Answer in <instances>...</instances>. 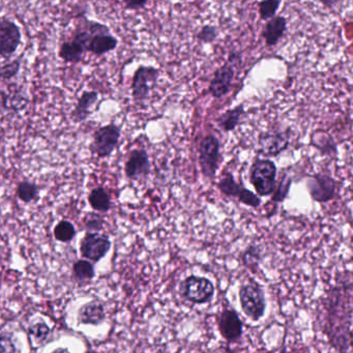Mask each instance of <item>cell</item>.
<instances>
[{
	"instance_id": "obj_1",
	"label": "cell",
	"mask_w": 353,
	"mask_h": 353,
	"mask_svg": "<svg viewBox=\"0 0 353 353\" xmlns=\"http://www.w3.org/2000/svg\"><path fill=\"white\" fill-rule=\"evenodd\" d=\"M241 63L243 54L239 51H230L226 63L214 72V77L210 80L208 92L212 98L220 100L230 92L236 70L241 67Z\"/></svg>"
},
{
	"instance_id": "obj_2",
	"label": "cell",
	"mask_w": 353,
	"mask_h": 353,
	"mask_svg": "<svg viewBox=\"0 0 353 353\" xmlns=\"http://www.w3.org/2000/svg\"><path fill=\"white\" fill-rule=\"evenodd\" d=\"M278 167L270 159L256 158L249 171V179L259 197L272 196L276 185Z\"/></svg>"
},
{
	"instance_id": "obj_3",
	"label": "cell",
	"mask_w": 353,
	"mask_h": 353,
	"mask_svg": "<svg viewBox=\"0 0 353 353\" xmlns=\"http://www.w3.org/2000/svg\"><path fill=\"white\" fill-rule=\"evenodd\" d=\"M241 311L252 321H259L266 310L265 292L255 280L241 284L239 290Z\"/></svg>"
},
{
	"instance_id": "obj_4",
	"label": "cell",
	"mask_w": 353,
	"mask_h": 353,
	"mask_svg": "<svg viewBox=\"0 0 353 353\" xmlns=\"http://www.w3.org/2000/svg\"><path fill=\"white\" fill-rule=\"evenodd\" d=\"M222 154L221 142L214 134H208L200 140L198 145V163L202 175L210 181H214L219 169Z\"/></svg>"
},
{
	"instance_id": "obj_5",
	"label": "cell",
	"mask_w": 353,
	"mask_h": 353,
	"mask_svg": "<svg viewBox=\"0 0 353 353\" xmlns=\"http://www.w3.org/2000/svg\"><path fill=\"white\" fill-rule=\"evenodd\" d=\"M214 283L205 276H187L179 285V294L185 301L196 305H203L212 301L214 295Z\"/></svg>"
},
{
	"instance_id": "obj_6",
	"label": "cell",
	"mask_w": 353,
	"mask_h": 353,
	"mask_svg": "<svg viewBox=\"0 0 353 353\" xmlns=\"http://www.w3.org/2000/svg\"><path fill=\"white\" fill-rule=\"evenodd\" d=\"M121 136V128L117 123H111L99 128L92 135L90 152L100 159L108 158L117 150Z\"/></svg>"
},
{
	"instance_id": "obj_7",
	"label": "cell",
	"mask_w": 353,
	"mask_h": 353,
	"mask_svg": "<svg viewBox=\"0 0 353 353\" xmlns=\"http://www.w3.org/2000/svg\"><path fill=\"white\" fill-rule=\"evenodd\" d=\"M160 78V71L152 65H140L132 80V97L136 103H143L150 98Z\"/></svg>"
},
{
	"instance_id": "obj_8",
	"label": "cell",
	"mask_w": 353,
	"mask_h": 353,
	"mask_svg": "<svg viewBox=\"0 0 353 353\" xmlns=\"http://www.w3.org/2000/svg\"><path fill=\"white\" fill-rule=\"evenodd\" d=\"M257 154L265 159L276 158L288 150L290 145V135L281 130H268L258 135Z\"/></svg>"
},
{
	"instance_id": "obj_9",
	"label": "cell",
	"mask_w": 353,
	"mask_h": 353,
	"mask_svg": "<svg viewBox=\"0 0 353 353\" xmlns=\"http://www.w3.org/2000/svg\"><path fill=\"white\" fill-rule=\"evenodd\" d=\"M216 185L221 193L226 197L236 198L243 205L258 208L262 204L261 198L243 187V183H237L231 172H225Z\"/></svg>"
},
{
	"instance_id": "obj_10",
	"label": "cell",
	"mask_w": 353,
	"mask_h": 353,
	"mask_svg": "<svg viewBox=\"0 0 353 353\" xmlns=\"http://www.w3.org/2000/svg\"><path fill=\"white\" fill-rule=\"evenodd\" d=\"M92 36L86 45L85 51L102 57L119 46V40L111 34L110 28L100 22L90 21Z\"/></svg>"
},
{
	"instance_id": "obj_11",
	"label": "cell",
	"mask_w": 353,
	"mask_h": 353,
	"mask_svg": "<svg viewBox=\"0 0 353 353\" xmlns=\"http://www.w3.org/2000/svg\"><path fill=\"white\" fill-rule=\"evenodd\" d=\"M307 193L318 203H327L336 197V181L330 174L315 173L305 181Z\"/></svg>"
},
{
	"instance_id": "obj_12",
	"label": "cell",
	"mask_w": 353,
	"mask_h": 353,
	"mask_svg": "<svg viewBox=\"0 0 353 353\" xmlns=\"http://www.w3.org/2000/svg\"><path fill=\"white\" fill-rule=\"evenodd\" d=\"M110 248V239L101 233L88 232L80 241V252L82 257L90 261H100L108 254Z\"/></svg>"
},
{
	"instance_id": "obj_13",
	"label": "cell",
	"mask_w": 353,
	"mask_h": 353,
	"mask_svg": "<svg viewBox=\"0 0 353 353\" xmlns=\"http://www.w3.org/2000/svg\"><path fill=\"white\" fill-rule=\"evenodd\" d=\"M22 42L21 30L9 19L0 20V57L11 59Z\"/></svg>"
},
{
	"instance_id": "obj_14",
	"label": "cell",
	"mask_w": 353,
	"mask_h": 353,
	"mask_svg": "<svg viewBox=\"0 0 353 353\" xmlns=\"http://www.w3.org/2000/svg\"><path fill=\"white\" fill-rule=\"evenodd\" d=\"M152 171L148 152L144 148H135L130 152L125 164V177L130 181L145 179Z\"/></svg>"
},
{
	"instance_id": "obj_15",
	"label": "cell",
	"mask_w": 353,
	"mask_h": 353,
	"mask_svg": "<svg viewBox=\"0 0 353 353\" xmlns=\"http://www.w3.org/2000/svg\"><path fill=\"white\" fill-rule=\"evenodd\" d=\"M219 332L228 344L239 342L243 336V324L234 309H225L219 316Z\"/></svg>"
},
{
	"instance_id": "obj_16",
	"label": "cell",
	"mask_w": 353,
	"mask_h": 353,
	"mask_svg": "<svg viewBox=\"0 0 353 353\" xmlns=\"http://www.w3.org/2000/svg\"><path fill=\"white\" fill-rule=\"evenodd\" d=\"M287 30V19L284 16H278L266 21L261 37L265 42L266 46L274 47L284 38Z\"/></svg>"
},
{
	"instance_id": "obj_17",
	"label": "cell",
	"mask_w": 353,
	"mask_h": 353,
	"mask_svg": "<svg viewBox=\"0 0 353 353\" xmlns=\"http://www.w3.org/2000/svg\"><path fill=\"white\" fill-rule=\"evenodd\" d=\"M99 94L94 90H86L82 92L80 98L78 99L77 105L71 112V119L75 123H83L92 113V107L98 103Z\"/></svg>"
},
{
	"instance_id": "obj_18",
	"label": "cell",
	"mask_w": 353,
	"mask_h": 353,
	"mask_svg": "<svg viewBox=\"0 0 353 353\" xmlns=\"http://www.w3.org/2000/svg\"><path fill=\"white\" fill-rule=\"evenodd\" d=\"M106 313L104 305L99 301H90L82 305L78 312V320L82 324L99 325L104 322Z\"/></svg>"
},
{
	"instance_id": "obj_19",
	"label": "cell",
	"mask_w": 353,
	"mask_h": 353,
	"mask_svg": "<svg viewBox=\"0 0 353 353\" xmlns=\"http://www.w3.org/2000/svg\"><path fill=\"white\" fill-rule=\"evenodd\" d=\"M311 145L319 150L322 156L334 157L338 154V146L334 137L322 130H317L312 134Z\"/></svg>"
},
{
	"instance_id": "obj_20",
	"label": "cell",
	"mask_w": 353,
	"mask_h": 353,
	"mask_svg": "<svg viewBox=\"0 0 353 353\" xmlns=\"http://www.w3.org/2000/svg\"><path fill=\"white\" fill-rule=\"evenodd\" d=\"M245 113V110L243 105H239V106L229 109L226 112L216 117V125L225 133H230V132L235 131Z\"/></svg>"
},
{
	"instance_id": "obj_21",
	"label": "cell",
	"mask_w": 353,
	"mask_h": 353,
	"mask_svg": "<svg viewBox=\"0 0 353 353\" xmlns=\"http://www.w3.org/2000/svg\"><path fill=\"white\" fill-rule=\"evenodd\" d=\"M85 50L73 39L65 41L59 46V57L67 63H79L83 59Z\"/></svg>"
},
{
	"instance_id": "obj_22",
	"label": "cell",
	"mask_w": 353,
	"mask_h": 353,
	"mask_svg": "<svg viewBox=\"0 0 353 353\" xmlns=\"http://www.w3.org/2000/svg\"><path fill=\"white\" fill-rule=\"evenodd\" d=\"M88 203L98 212H107L112 208L110 195L103 187L94 188L88 194Z\"/></svg>"
},
{
	"instance_id": "obj_23",
	"label": "cell",
	"mask_w": 353,
	"mask_h": 353,
	"mask_svg": "<svg viewBox=\"0 0 353 353\" xmlns=\"http://www.w3.org/2000/svg\"><path fill=\"white\" fill-rule=\"evenodd\" d=\"M30 104V99L26 92L21 90H14L9 94H3V107L8 111L14 113H21Z\"/></svg>"
},
{
	"instance_id": "obj_24",
	"label": "cell",
	"mask_w": 353,
	"mask_h": 353,
	"mask_svg": "<svg viewBox=\"0 0 353 353\" xmlns=\"http://www.w3.org/2000/svg\"><path fill=\"white\" fill-rule=\"evenodd\" d=\"M40 187L36 183L30 181H20L16 189L18 199L24 203H32L40 199Z\"/></svg>"
},
{
	"instance_id": "obj_25",
	"label": "cell",
	"mask_w": 353,
	"mask_h": 353,
	"mask_svg": "<svg viewBox=\"0 0 353 353\" xmlns=\"http://www.w3.org/2000/svg\"><path fill=\"white\" fill-rule=\"evenodd\" d=\"M260 261H261V248L255 243H252L243 252V265L249 268L252 272H256L259 268Z\"/></svg>"
},
{
	"instance_id": "obj_26",
	"label": "cell",
	"mask_w": 353,
	"mask_h": 353,
	"mask_svg": "<svg viewBox=\"0 0 353 353\" xmlns=\"http://www.w3.org/2000/svg\"><path fill=\"white\" fill-rule=\"evenodd\" d=\"M22 59L11 61L10 59L0 57V78L3 80H11L19 74L21 69Z\"/></svg>"
},
{
	"instance_id": "obj_27",
	"label": "cell",
	"mask_w": 353,
	"mask_h": 353,
	"mask_svg": "<svg viewBox=\"0 0 353 353\" xmlns=\"http://www.w3.org/2000/svg\"><path fill=\"white\" fill-rule=\"evenodd\" d=\"M74 278L78 282H88L92 280L94 276V268L92 262L86 261V260H78L73 265Z\"/></svg>"
},
{
	"instance_id": "obj_28",
	"label": "cell",
	"mask_w": 353,
	"mask_h": 353,
	"mask_svg": "<svg viewBox=\"0 0 353 353\" xmlns=\"http://www.w3.org/2000/svg\"><path fill=\"white\" fill-rule=\"evenodd\" d=\"M53 232H54L55 239L61 241V243H70L75 239L76 234H77V231H76L73 223L67 220H63L57 223Z\"/></svg>"
},
{
	"instance_id": "obj_29",
	"label": "cell",
	"mask_w": 353,
	"mask_h": 353,
	"mask_svg": "<svg viewBox=\"0 0 353 353\" xmlns=\"http://www.w3.org/2000/svg\"><path fill=\"white\" fill-rule=\"evenodd\" d=\"M291 185H292V179L287 173H285L280 181L276 183V189L272 195V201L276 203L284 202L290 192Z\"/></svg>"
},
{
	"instance_id": "obj_30",
	"label": "cell",
	"mask_w": 353,
	"mask_h": 353,
	"mask_svg": "<svg viewBox=\"0 0 353 353\" xmlns=\"http://www.w3.org/2000/svg\"><path fill=\"white\" fill-rule=\"evenodd\" d=\"M281 5H282V1L280 0H265V1L258 3L260 19L268 21L272 18L276 17Z\"/></svg>"
},
{
	"instance_id": "obj_31",
	"label": "cell",
	"mask_w": 353,
	"mask_h": 353,
	"mask_svg": "<svg viewBox=\"0 0 353 353\" xmlns=\"http://www.w3.org/2000/svg\"><path fill=\"white\" fill-rule=\"evenodd\" d=\"M84 226L88 232L99 233L104 227L105 221L101 214L97 212H88L83 219Z\"/></svg>"
},
{
	"instance_id": "obj_32",
	"label": "cell",
	"mask_w": 353,
	"mask_h": 353,
	"mask_svg": "<svg viewBox=\"0 0 353 353\" xmlns=\"http://www.w3.org/2000/svg\"><path fill=\"white\" fill-rule=\"evenodd\" d=\"M219 38V30L216 26H204L199 32L196 34V40L198 42L203 43V44H212V43L216 42Z\"/></svg>"
},
{
	"instance_id": "obj_33",
	"label": "cell",
	"mask_w": 353,
	"mask_h": 353,
	"mask_svg": "<svg viewBox=\"0 0 353 353\" xmlns=\"http://www.w3.org/2000/svg\"><path fill=\"white\" fill-rule=\"evenodd\" d=\"M28 332L37 342L41 343L44 342L48 338L49 334H50V327L45 322H38V323L30 325Z\"/></svg>"
},
{
	"instance_id": "obj_34",
	"label": "cell",
	"mask_w": 353,
	"mask_h": 353,
	"mask_svg": "<svg viewBox=\"0 0 353 353\" xmlns=\"http://www.w3.org/2000/svg\"><path fill=\"white\" fill-rule=\"evenodd\" d=\"M0 353H17V347L12 334H0Z\"/></svg>"
},
{
	"instance_id": "obj_35",
	"label": "cell",
	"mask_w": 353,
	"mask_h": 353,
	"mask_svg": "<svg viewBox=\"0 0 353 353\" xmlns=\"http://www.w3.org/2000/svg\"><path fill=\"white\" fill-rule=\"evenodd\" d=\"M146 0H127L125 1V9L139 10L148 5Z\"/></svg>"
},
{
	"instance_id": "obj_36",
	"label": "cell",
	"mask_w": 353,
	"mask_h": 353,
	"mask_svg": "<svg viewBox=\"0 0 353 353\" xmlns=\"http://www.w3.org/2000/svg\"><path fill=\"white\" fill-rule=\"evenodd\" d=\"M320 3H321L324 7L332 8L334 7V6H336V3H338V1H336V0H321Z\"/></svg>"
},
{
	"instance_id": "obj_37",
	"label": "cell",
	"mask_w": 353,
	"mask_h": 353,
	"mask_svg": "<svg viewBox=\"0 0 353 353\" xmlns=\"http://www.w3.org/2000/svg\"><path fill=\"white\" fill-rule=\"evenodd\" d=\"M51 353H71L68 348H57Z\"/></svg>"
},
{
	"instance_id": "obj_38",
	"label": "cell",
	"mask_w": 353,
	"mask_h": 353,
	"mask_svg": "<svg viewBox=\"0 0 353 353\" xmlns=\"http://www.w3.org/2000/svg\"><path fill=\"white\" fill-rule=\"evenodd\" d=\"M280 353H291L287 348H283Z\"/></svg>"
},
{
	"instance_id": "obj_39",
	"label": "cell",
	"mask_w": 353,
	"mask_h": 353,
	"mask_svg": "<svg viewBox=\"0 0 353 353\" xmlns=\"http://www.w3.org/2000/svg\"><path fill=\"white\" fill-rule=\"evenodd\" d=\"M86 353H99V352H97V351H94V350H90V351H88V352Z\"/></svg>"
}]
</instances>
